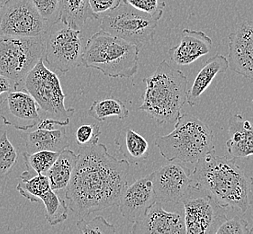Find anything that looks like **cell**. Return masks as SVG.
Returning <instances> with one entry per match:
<instances>
[{
	"label": "cell",
	"mask_w": 253,
	"mask_h": 234,
	"mask_svg": "<svg viewBox=\"0 0 253 234\" xmlns=\"http://www.w3.org/2000/svg\"><path fill=\"white\" fill-rule=\"evenodd\" d=\"M157 25L158 21L151 15L121 3L116 9L103 15L100 28L141 49L153 40Z\"/></svg>",
	"instance_id": "9c48e42d"
},
{
	"label": "cell",
	"mask_w": 253,
	"mask_h": 234,
	"mask_svg": "<svg viewBox=\"0 0 253 234\" xmlns=\"http://www.w3.org/2000/svg\"><path fill=\"white\" fill-rule=\"evenodd\" d=\"M77 228L83 234H115L116 227L110 224L103 216H96L93 219L79 220L76 223Z\"/></svg>",
	"instance_id": "f1b7e54d"
},
{
	"label": "cell",
	"mask_w": 253,
	"mask_h": 234,
	"mask_svg": "<svg viewBox=\"0 0 253 234\" xmlns=\"http://www.w3.org/2000/svg\"><path fill=\"white\" fill-rule=\"evenodd\" d=\"M92 10L100 17L110 11L116 9L121 4V0H89Z\"/></svg>",
	"instance_id": "836d02e7"
},
{
	"label": "cell",
	"mask_w": 253,
	"mask_h": 234,
	"mask_svg": "<svg viewBox=\"0 0 253 234\" xmlns=\"http://www.w3.org/2000/svg\"><path fill=\"white\" fill-rule=\"evenodd\" d=\"M51 189L50 180L43 174L32 173L26 169L20 175L16 190L21 195L32 203H37L41 197Z\"/></svg>",
	"instance_id": "cb8c5ba5"
},
{
	"label": "cell",
	"mask_w": 253,
	"mask_h": 234,
	"mask_svg": "<svg viewBox=\"0 0 253 234\" xmlns=\"http://www.w3.org/2000/svg\"><path fill=\"white\" fill-rule=\"evenodd\" d=\"M184 219L187 234H215L227 220V209L206 190L190 184L184 195Z\"/></svg>",
	"instance_id": "52a82bcc"
},
{
	"label": "cell",
	"mask_w": 253,
	"mask_h": 234,
	"mask_svg": "<svg viewBox=\"0 0 253 234\" xmlns=\"http://www.w3.org/2000/svg\"><path fill=\"white\" fill-rule=\"evenodd\" d=\"M126 5L151 15L155 20L162 18L166 4L161 0H122Z\"/></svg>",
	"instance_id": "4dcf8cb0"
},
{
	"label": "cell",
	"mask_w": 253,
	"mask_h": 234,
	"mask_svg": "<svg viewBox=\"0 0 253 234\" xmlns=\"http://www.w3.org/2000/svg\"><path fill=\"white\" fill-rule=\"evenodd\" d=\"M251 229L245 220L236 216L223 222L215 234H251Z\"/></svg>",
	"instance_id": "d6a6232c"
},
{
	"label": "cell",
	"mask_w": 253,
	"mask_h": 234,
	"mask_svg": "<svg viewBox=\"0 0 253 234\" xmlns=\"http://www.w3.org/2000/svg\"><path fill=\"white\" fill-rule=\"evenodd\" d=\"M156 201L161 204L181 203L191 184L190 172L174 161L151 174Z\"/></svg>",
	"instance_id": "5bb4252c"
},
{
	"label": "cell",
	"mask_w": 253,
	"mask_h": 234,
	"mask_svg": "<svg viewBox=\"0 0 253 234\" xmlns=\"http://www.w3.org/2000/svg\"><path fill=\"white\" fill-rule=\"evenodd\" d=\"M43 55L42 36L21 38L0 35V74L10 78L19 85Z\"/></svg>",
	"instance_id": "ba28073f"
},
{
	"label": "cell",
	"mask_w": 253,
	"mask_h": 234,
	"mask_svg": "<svg viewBox=\"0 0 253 234\" xmlns=\"http://www.w3.org/2000/svg\"><path fill=\"white\" fill-rule=\"evenodd\" d=\"M61 22L73 29L81 30L88 20L99 18L92 10L89 0H59Z\"/></svg>",
	"instance_id": "7402d4cb"
},
{
	"label": "cell",
	"mask_w": 253,
	"mask_h": 234,
	"mask_svg": "<svg viewBox=\"0 0 253 234\" xmlns=\"http://www.w3.org/2000/svg\"><path fill=\"white\" fill-rule=\"evenodd\" d=\"M9 0H0V9L8 2Z\"/></svg>",
	"instance_id": "8d00e7d4"
},
{
	"label": "cell",
	"mask_w": 253,
	"mask_h": 234,
	"mask_svg": "<svg viewBox=\"0 0 253 234\" xmlns=\"http://www.w3.org/2000/svg\"><path fill=\"white\" fill-rule=\"evenodd\" d=\"M251 234H253V227L251 229Z\"/></svg>",
	"instance_id": "74e56055"
},
{
	"label": "cell",
	"mask_w": 253,
	"mask_h": 234,
	"mask_svg": "<svg viewBox=\"0 0 253 234\" xmlns=\"http://www.w3.org/2000/svg\"><path fill=\"white\" fill-rule=\"evenodd\" d=\"M50 28L32 0H9L0 9V35L34 38L44 36Z\"/></svg>",
	"instance_id": "8fae6325"
},
{
	"label": "cell",
	"mask_w": 253,
	"mask_h": 234,
	"mask_svg": "<svg viewBox=\"0 0 253 234\" xmlns=\"http://www.w3.org/2000/svg\"><path fill=\"white\" fill-rule=\"evenodd\" d=\"M143 82L146 89L139 109L147 113L160 125L176 122L187 103V76L163 60L155 72L145 78Z\"/></svg>",
	"instance_id": "3957f363"
},
{
	"label": "cell",
	"mask_w": 253,
	"mask_h": 234,
	"mask_svg": "<svg viewBox=\"0 0 253 234\" xmlns=\"http://www.w3.org/2000/svg\"><path fill=\"white\" fill-rule=\"evenodd\" d=\"M19 84L10 78L0 74V96L3 94H7L9 92L17 90Z\"/></svg>",
	"instance_id": "e575fe53"
},
{
	"label": "cell",
	"mask_w": 253,
	"mask_h": 234,
	"mask_svg": "<svg viewBox=\"0 0 253 234\" xmlns=\"http://www.w3.org/2000/svg\"><path fill=\"white\" fill-rule=\"evenodd\" d=\"M69 124L70 120L61 121L48 117L41 118L35 127L21 131L20 136L26 142V153L43 150L61 153L70 146L65 129Z\"/></svg>",
	"instance_id": "7c38bea8"
},
{
	"label": "cell",
	"mask_w": 253,
	"mask_h": 234,
	"mask_svg": "<svg viewBox=\"0 0 253 234\" xmlns=\"http://www.w3.org/2000/svg\"><path fill=\"white\" fill-rule=\"evenodd\" d=\"M62 25L56 30L51 26L42 36L44 41L43 60L50 69L67 73L81 64L85 47L81 30Z\"/></svg>",
	"instance_id": "30bf717a"
},
{
	"label": "cell",
	"mask_w": 253,
	"mask_h": 234,
	"mask_svg": "<svg viewBox=\"0 0 253 234\" xmlns=\"http://www.w3.org/2000/svg\"><path fill=\"white\" fill-rule=\"evenodd\" d=\"M156 202L142 218L133 223L132 234H187L184 214L167 212Z\"/></svg>",
	"instance_id": "e0dca14e"
},
{
	"label": "cell",
	"mask_w": 253,
	"mask_h": 234,
	"mask_svg": "<svg viewBox=\"0 0 253 234\" xmlns=\"http://www.w3.org/2000/svg\"><path fill=\"white\" fill-rule=\"evenodd\" d=\"M140 50L135 44L101 30L88 39L81 64L105 76L130 78L138 72Z\"/></svg>",
	"instance_id": "277c9868"
},
{
	"label": "cell",
	"mask_w": 253,
	"mask_h": 234,
	"mask_svg": "<svg viewBox=\"0 0 253 234\" xmlns=\"http://www.w3.org/2000/svg\"><path fill=\"white\" fill-rule=\"evenodd\" d=\"M40 107L28 92H9L0 102V117L7 126L18 131L35 127L41 121Z\"/></svg>",
	"instance_id": "4fadbf2b"
},
{
	"label": "cell",
	"mask_w": 253,
	"mask_h": 234,
	"mask_svg": "<svg viewBox=\"0 0 253 234\" xmlns=\"http://www.w3.org/2000/svg\"><path fill=\"white\" fill-rule=\"evenodd\" d=\"M129 171L130 163L112 156L105 144L82 146L65 189L70 209L80 216H87L118 204Z\"/></svg>",
	"instance_id": "6da1fadb"
},
{
	"label": "cell",
	"mask_w": 253,
	"mask_h": 234,
	"mask_svg": "<svg viewBox=\"0 0 253 234\" xmlns=\"http://www.w3.org/2000/svg\"><path fill=\"white\" fill-rule=\"evenodd\" d=\"M191 184L206 190L226 208L245 213L250 207V185L235 158L218 156L215 149L195 164Z\"/></svg>",
	"instance_id": "7a4b0ae2"
},
{
	"label": "cell",
	"mask_w": 253,
	"mask_h": 234,
	"mask_svg": "<svg viewBox=\"0 0 253 234\" xmlns=\"http://www.w3.org/2000/svg\"><path fill=\"white\" fill-rule=\"evenodd\" d=\"M228 126V153L235 158L253 155V118H244L242 115L235 114L229 119Z\"/></svg>",
	"instance_id": "d6986e66"
},
{
	"label": "cell",
	"mask_w": 253,
	"mask_h": 234,
	"mask_svg": "<svg viewBox=\"0 0 253 234\" xmlns=\"http://www.w3.org/2000/svg\"><path fill=\"white\" fill-rule=\"evenodd\" d=\"M59 153L47 150L38 151L35 153H24L23 158L25 159L26 169L32 173L46 175L48 170L55 162Z\"/></svg>",
	"instance_id": "4316f807"
},
{
	"label": "cell",
	"mask_w": 253,
	"mask_h": 234,
	"mask_svg": "<svg viewBox=\"0 0 253 234\" xmlns=\"http://www.w3.org/2000/svg\"><path fill=\"white\" fill-rule=\"evenodd\" d=\"M88 115L98 122H103L110 117L124 120L129 117V110L120 99L109 97L93 103L88 109Z\"/></svg>",
	"instance_id": "d4e9b609"
},
{
	"label": "cell",
	"mask_w": 253,
	"mask_h": 234,
	"mask_svg": "<svg viewBox=\"0 0 253 234\" xmlns=\"http://www.w3.org/2000/svg\"><path fill=\"white\" fill-rule=\"evenodd\" d=\"M26 91L35 98L40 109L52 118L66 121L75 112L73 107H65V94L55 72L47 68L41 58L25 78Z\"/></svg>",
	"instance_id": "8992f818"
},
{
	"label": "cell",
	"mask_w": 253,
	"mask_h": 234,
	"mask_svg": "<svg viewBox=\"0 0 253 234\" xmlns=\"http://www.w3.org/2000/svg\"><path fill=\"white\" fill-rule=\"evenodd\" d=\"M213 132L198 117L184 113L167 135L158 136L154 143L168 161L196 164L214 149Z\"/></svg>",
	"instance_id": "5b68a950"
},
{
	"label": "cell",
	"mask_w": 253,
	"mask_h": 234,
	"mask_svg": "<svg viewBox=\"0 0 253 234\" xmlns=\"http://www.w3.org/2000/svg\"><path fill=\"white\" fill-rule=\"evenodd\" d=\"M117 151L130 165H138L150 156V146L146 139L132 128L118 131L114 139Z\"/></svg>",
	"instance_id": "ffe728a7"
},
{
	"label": "cell",
	"mask_w": 253,
	"mask_h": 234,
	"mask_svg": "<svg viewBox=\"0 0 253 234\" xmlns=\"http://www.w3.org/2000/svg\"><path fill=\"white\" fill-rule=\"evenodd\" d=\"M249 185H250V191H252V193L253 195V176L250 179V182H249Z\"/></svg>",
	"instance_id": "d590c367"
},
{
	"label": "cell",
	"mask_w": 253,
	"mask_h": 234,
	"mask_svg": "<svg viewBox=\"0 0 253 234\" xmlns=\"http://www.w3.org/2000/svg\"><path fill=\"white\" fill-rule=\"evenodd\" d=\"M41 200L45 206L46 220L51 225L61 224L68 218V204L56 191L50 189L41 197Z\"/></svg>",
	"instance_id": "484cf974"
},
{
	"label": "cell",
	"mask_w": 253,
	"mask_h": 234,
	"mask_svg": "<svg viewBox=\"0 0 253 234\" xmlns=\"http://www.w3.org/2000/svg\"><path fill=\"white\" fill-rule=\"evenodd\" d=\"M229 69L226 57L217 54L208 60L200 72H198L192 87L188 90L187 102L190 107L197 106L200 102L203 94L212 84L219 73L225 72Z\"/></svg>",
	"instance_id": "44dd1931"
},
{
	"label": "cell",
	"mask_w": 253,
	"mask_h": 234,
	"mask_svg": "<svg viewBox=\"0 0 253 234\" xmlns=\"http://www.w3.org/2000/svg\"><path fill=\"white\" fill-rule=\"evenodd\" d=\"M213 46V41L202 31L184 29L179 44L170 48L168 55L177 65L186 66L207 55Z\"/></svg>",
	"instance_id": "ac0fdd59"
},
{
	"label": "cell",
	"mask_w": 253,
	"mask_h": 234,
	"mask_svg": "<svg viewBox=\"0 0 253 234\" xmlns=\"http://www.w3.org/2000/svg\"><path fill=\"white\" fill-rule=\"evenodd\" d=\"M101 134L100 128L97 124H84L78 128L75 133L76 143L82 147L98 143Z\"/></svg>",
	"instance_id": "1f68e13d"
},
{
	"label": "cell",
	"mask_w": 253,
	"mask_h": 234,
	"mask_svg": "<svg viewBox=\"0 0 253 234\" xmlns=\"http://www.w3.org/2000/svg\"><path fill=\"white\" fill-rule=\"evenodd\" d=\"M229 69L253 81V20L243 22L229 36Z\"/></svg>",
	"instance_id": "9a60e30c"
},
{
	"label": "cell",
	"mask_w": 253,
	"mask_h": 234,
	"mask_svg": "<svg viewBox=\"0 0 253 234\" xmlns=\"http://www.w3.org/2000/svg\"><path fill=\"white\" fill-rule=\"evenodd\" d=\"M32 2L50 27L61 22L59 0H32Z\"/></svg>",
	"instance_id": "f546056e"
},
{
	"label": "cell",
	"mask_w": 253,
	"mask_h": 234,
	"mask_svg": "<svg viewBox=\"0 0 253 234\" xmlns=\"http://www.w3.org/2000/svg\"><path fill=\"white\" fill-rule=\"evenodd\" d=\"M18 159V153L12 144L7 132L0 130V178H4L15 168Z\"/></svg>",
	"instance_id": "83f0119b"
},
{
	"label": "cell",
	"mask_w": 253,
	"mask_h": 234,
	"mask_svg": "<svg viewBox=\"0 0 253 234\" xmlns=\"http://www.w3.org/2000/svg\"><path fill=\"white\" fill-rule=\"evenodd\" d=\"M78 154L70 149H64L55 160L46 176L50 180L51 189L54 191L66 189L76 168Z\"/></svg>",
	"instance_id": "603a6c76"
},
{
	"label": "cell",
	"mask_w": 253,
	"mask_h": 234,
	"mask_svg": "<svg viewBox=\"0 0 253 234\" xmlns=\"http://www.w3.org/2000/svg\"><path fill=\"white\" fill-rule=\"evenodd\" d=\"M156 202L150 174L137 179L131 185H127L117 204L122 216L133 224L142 218L148 209Z\"/></svg>",
	"instance_id": "2e32d148"
}]
</instances>
